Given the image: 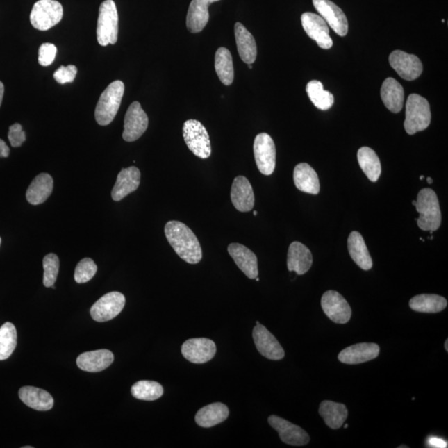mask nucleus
<instances>
[{
  "label": "nucleus",
  "instance_id": "nucleus-1",
  "mask_svg": "<svg viewBox=\"0 0 448 448\" xmlns=\"http://www.w3.org/2000/svg\"><path fill=\"white\" fill-rule=\"evenodd\" d=\"M166 238L179 258L190 264L201 261V246L192 230L179 221H169L165 227Z\"/></svg>",
  "mask_w": 448,
  "mask_h": 448
},
{
  "label": "nucleus",
  "instance_id": "nucleus-2",
  "mask_svg": "<svg viewBox=\"0 0 448 448\" xmlns=\"http://www.w3.org/2000/svg\"><path fill=\"white\" fill-rule=\"evenodd\" d=\"M420 217L417 219L418 227L424 231L434 232L440 228L442 213L438 198L433 190L422 189L417 194L415 206Z\"/></svg>",
  "mask_w": 448,
  "mask_h": 448
},
{
  "label": "nucleus",
  "instance_id": "nucleus-3",
  "mask_svg": "<svg viewBox=\"0 0 448 448\" xmlns=\"http://www.w3.org/2000/svg\"><path fill=\"white\" fill-rule=\"evenodd\" d=\"M125 92L122 81H115L102 92L96 106L95 118L100 126H108L116 117Z\"/></svg>",
  "mask_w": 448,
  "mask_h": 448
},
{
  "label": "nucleus",
  "instance_id": "nucleus-4",
  "mask_svg": "<svg viewBox=\"0 0 448 448\" xmlns=\"http://www.w3.org/2000/svg\"><path fill=\"white\" fill-rule=\"evenodd\" d=\"M431 110L428 100L417 94H411L406 102L404 129L408 135L426 129L431 122Z\"/></svg>",
  "mask_w": 448,
  "mask_h": 448
},
{
  "label": "nucleus",
  "instance_id": "nucleus-5",
  "mask_svg": "<svg viewBox=\"0 0 448 448\" xmlns=\"http://www.w3.org/2000/svg\"><path fill=\"white\" fill-rule=\"evenodd\" d=\"M118 13L113 0L102 2L98 16L97 36L101 46L115 44L118 40Z\"/></svg>",
  "mask_w": 448,
  "mask_h": 448
},
{
  "label": "nucleus",
  "instance_id": "nucleus-6",
  "mask_svg": "<svg viewBox=\"0 0 448 448\" xmlns=\"http://www.w3.org/2000/svg\"><path fill=\"white\" fill-rule=\"evenodd\" d=\"M63 8L56 0H40L34 3L30 22L33 28L40 31H47L62 20Z\"/></svg>",
  "mask_w": 448,
  "mask_h": 448
},
{
  "label": "nucleus",
  "instance_id": "nucleus-7",
  "mask_svg": "<svg viewBox=\"0 0 448 448\" xmlns=\"http://www.w3.org/2000/svg\"><path fill=\"white\" fill-rule=\"evenodd\" d=\"M183 139L190 151L201 159L211 156L210 139L206 128L196 119H189L183 124Z\"/></svg>",
  "mask_w": 448,
  "mask_h": 448
},
{
  "label": "nucleus",
  "instance_id": "nucleus-8",
  "mask_svg": "<svg viewBox=\"0 0 448 448\" xmlns=\"http://www.w3.org/2000/svg\"><path fill=\"white\" fill-rule=\"evenodd\" d=\"M254 152L259 172L264 176H271L276 167V147L271 136L267 133L256 136Z\"/></svg>",
  "mask_w": 448,
  "mask_h": 448
},
{
  "label": "nucleus",
  "instance_id": "nucleus-9",
  "mask_svg": "<svg viewBox=\"0 0 448 448\" xmlns=\"http://www.w3.org/2000/svg\"><path fill=\"white\" fill-rule=\"evenodd\" d=\"M126 304V297L122 293L113 292L106 294L92 306L91 315L94 321L106 322L117 317Z\"/></svg>",
  "mask_w": 448,
  "mask_h": 448
},
{
  "label": "nucleus",
  "instance_id": "nucleus-10",
  "mask_svg": "<svg viewBox=\"0 0 448 448\" xmlns=\"http://www.w3.org/2000/svg\"><path fill=\"white\" fill-rule=\"evenodd\" d=\"M149 119L138 101H134L128 108L122 138L127 142H133L140 138L147 130Z\"/></svg>",
  "mask_w": 448,
  "mask_h": 448
},
{
  "label": "nucleus",
  "instance_id": "nucleus-11",
  "mask_svg": "<svg viewBox=\"0 0 448 448\" xmlns=\"http://www.w3.org/2000/svg\"><path fill=\"white\" fill-rule=\"evenodd\" d=\"M322 307L328 318L337 324H347L351 318L352 310L345 299L335 291L324 293Z\"/></svg>",
  "mask_w": 448,
  "mask_h": 448
},
{
  "label": "nucleus",
  "instance_id": "nucleus-12",
  "mask_svg": "<svg viewBox=\"0 0 448 448\" xmlns=\"http://www.w3.org/2000/svg\"><path fill=\"white\" fill-rule=\"evenodd\" d=\"M269 424L279 434L281 440L285 445L305 446L310 442L309 434L301 426L276 415L268 417Z\"/></svg>",
  "mask_w": 448,
  "mask_h": 448
},
{
  "label": "nucleus",
  "instance_id": "nucleus-13",
  "mask_svg": "<svg viewBox=\"0 0 448 448\" xmlns=\"http://www.w3.org/2000/svg\"><path fill=\"white\" fill-rule=\"evenodd\" d=\"M301 24L307 35L317 42L322 49H330L333 41L330 36V29L322 16L313 13H305L301 15Z\"/></svg>",
  "mask_w": 448,
  "mask_h": 448
},
{
  "label": "nucleus",
  "instance_id": "nucleus-14",
  "mask_svg": "<svg viewBox=\"0 0 448 448\" xmlns=\"http://www.w3.org/2000/svg\"><path fill=\"white\" fill-rule=\"evenodd\" d=\"M315 10L334 31L341 37L348 33L349 24L347 16L341 8L331 0H313Z\"/></svg>",
  "mask_w": 448,
  "mask_h": 448
},
{
  "label": "nucleus",
  "instance_id": "nucleus-15",
  "mask_svg": "<svg viewBox=\"0 0 448 448\" xmlns=\"http://www.w3.org/2000/svg\"><path fill=\"white\" fill-rule=\"evenodd\" d=\"M253 337L256 347L261 355L268 360H281L285 356V351L276 339L267 329L259 324L254 327Z\"/></svg>",
  "mask_w": 448,
  "mask_h": 448
},
{
  "label": "nucleus",
  "instance_id": "nucleus-16",
  "mask_svg": "<svg viewBox=\"0 0 448 448\" xmlns=\"http://www.w3.org/2000/svg\"><path fill=\"white\" fill-rule=\"evenodd\" d=\"M216 345L207 338L190 339L183 344L182 355L187 360L194 364H204L215 357Z\"/></svg>",
  "mask_w": 448,
  "mask_h": 448
},
{
  "label": "nucleus",
  "instance_id": "nucleus-17",
  "mask_svg": "<svg viewBox=\"0 0 448 448\" xmlns=\"http://www.w3.org/2000/svg\"><path fill=\"white\" fill-rule=\"evenodd\" d=\"M390 63L397 74L407 81L417 79L422 74L424 68L421 60L415 55L400 50H395L390 54Z\"/></svg>",
  "mask_w": 448,
  "mask_h": 448
},
{
  "label": "nucleus",
  "instance_id": "nucleus-18",
  "mask_svg": "<svg viewBox=\"0 0 448 448\" xmlns=\"http://www.w3.org/2000/svg\"><path fill=\"white\" fill-rule=\"evenodd\" d=\"M381 348L374 343H360L351 345L339 354L341 363L347 365H358L374 360L379 355Z\"/></svg>",
  "mask_w": 448,
  "mask_h": 448
},
{
  "label": "nucleus",
  "instance_id": "nucleus-19",
  "mask_svg": "<svg viewBox=\"0 0 448 448\" xmlns=\"http://www.w3.org/2000/svg\"><path fill=\"white\" fill-rule=\"evenodd\" d=\"M228 251L236 265L249 279H255L258 276V258L254 251L239 243H231Z\"/></svg>",
  "mask_w": 448,
  "mask_h": 448
},
{
  "label": "nucleus",
  "instance_id": "nucleus-20",
  "mask_svg": "<svg viewBox=\"0 0 448 448\" xmlns=\"http://www.w3.org/2000/svg\"><path fill=\"white\" fill-rule=\"evenodd\" d=\"M231 199L234 207L239 212L253 210L255 203L253 187L246 177L234 179L231 189Z\"/></svg>",
  "mask_w": 448,
  "mask_h": 448
},
{
  "label": "nucleus",
  "instance_id": "nucleus-21",
  "mask_svg": "<svg viewBox=\"0 0 448 448\" xmlns=\"http://www.w3.org/2000/svg\"><path fill=\"white\" fill-rule=\"evenodd\" d=\"M140 183V172L135 166L122 169L119 173L117 182L112 192L114 201H121L128 194L138 189Z\"/></svg>",
  "mask_w": 448,
  "mask_h": 448
},
{
  "label": "nucleus",
  "instance_id": "nucleus-22",
  "mask_svg": "<svg viewBox=\"0 0 448 448\" xmlns=\"http://www.w3.org/2000/svg\"><path fill=\"white\" fill-rule=\"evenodd\" d=\"M114 361V355L108 349L85 352L76 358V365L87 372L96 373L108 369Z\"/></svg>",
  "mask_w": 448,
  "mask_h": 448
},
{
  "label": "nucleus",
  "instance_id": "nucleus-23",
  "mask_svg": "<svg viewBox=\"0 0 448 448\" xmlns=\"http://www.w3.org/2000/svg\"><path fill=\"white\" fill-rule=\"evenodd\" d=\"M313 257L308 247L299 242H294L289 247L288 267L290 272L297 275H304L313 266Z\"/></svg>",
  "mask_w": 448,
  "mask_h": 448
},
{
  "label": "nucleus",
  "instance_id": "nucleus-24",
  "mask_svg": "<svg viewBox=\"0 0 448 448\" xmlns=\"http://www.w3.org/2000/svg\"><path fill=\"white\" fill-rule=\"evenodd\" d=\"M219 0H192L188 11L186 25L192 33L201 32L209 20L208 6Z\"/></svg>",
  "mask_w": 448,
  "mask_h": 448
},
{
  "label": "nucleus",
  "instance_id": "nucleus-25",
  "mask_svg": "<svg viewBox=\"0 0 448 448\" xmlns=\"http://www.w3.org/2000/svg\"><path fill=\"white\" fill-rule=\"evenodd\" d=\"M19 396L24 404L37 411H48L53 407L52 395L41 388L32 386L21 388Z\"/></svg>",
  "mask_w": 448,
  "mask_h": 448
},
{
  "label": "nucleus",
  "instance_id": "nucleus-26",
  "mask_svg": "<svg viewBox=\"0 0 448 448\" xmlns=\"http://www.w3.org/2000/svg\"><path fill=\"white\" fill-rule=\"evenodd\" d=\"M53 179L50 174L42 173L34 178L26 192L28 202L32 206L44 203L52 194Z\"/></svg>",
  "mask_w": 448,
  "mask_h": 448
},
{
  "label": "nucleus",
  "instance_id": "nucleus-27",
  "mask_svg": "<svg viewBox=\"0 0 448 448\" xmlns=\"http://www.w3.org/2000/svg\"><path fill=\"white\" fill-rule=\"evenodd\" d=\"M381 98L383 104L392 113H399L404 108V90L398 81L388 78L381 88Z\"/></svg>",
  "mask_w": 448,
  "mask_h": 448
},
{
  "label": "nucleus",
  "instance_id": "nucleus-28",
  "mask_svg": "<svg viewBox=\"0 0 448 448\" xmlns=\"http://www.w3.org/2000/svg\"><path fill=\"white\" fill-rule=\"evenodd\" d=\"M293 179L299 190L310 194H319L321 187L317 174L308 164L297 165L294 169Z\"/></svg>",
  "mask_w": 448,
  "mask_h": 448
},
{
  "label": "nucleus",
  "instance_id": "nucleus-29",
  "mask_svg": "<svg viewBox=\"0 0 448 448\" xmlns=\"http://www.w3.org/2000/svg\"><path fill=\"white\" fill-rule=\"evenodd\" d=\"M239 56L243 62L251 64L257 58V44L251 33L241 23L234 27Z\"/></svg>",
  "mask_w": 448,
  "mask_h": 448
},
{
  "label": "nucleus",
  "instance_id": "nucleus-30",
  "mask_svg": "<svg viewBox=\"0 0 448 448\" xmlns=\"http://www.w3.org/2000/svg\"><path fill=\"white\" fill-rule=\"evenodd\" d=\"M348 250L353 261L363 270L369 271L372 268V258H371L364 238L360 233L353 231L349 234Z\"/></svg>",
  "mask_w": 448,
  "mask_h": 448
},
{
  "label": "nucleus",
  "instance_id": "nucleus-31",
  "mask_svg": "<svg viewBox=\"0 0 448 448\" xmlns=\"http://www.w3.org/2000/svg\"><path fill=\"white\" fill-rule=\"evenodd\" d=\"M229 408L222 403H215L199 409L195 416V422L202 428H212L227 420Z\"/></svg>",
  "mask_w": 448,
  "mask_h": 448
},
{
  "label": "nucleus",
  "instance_id": "nucleus-32",
  "mask_svg": "<svg viewBox=\"0 0 448 448\" xmlns=\"http://www.w3.org/2000/svg\"><path fill=\"white\" fill-rule=\"evenodd\" d=\"M319 415L323 417L329 428L339 429L347 420L348 410L342 404L325 400L320 405Z\"/></svg>",
  "mask_w": 448,
  "mask_h": 448
},
{
  "label": "nucleus",
  "instance_id": "nucleus-33",
  "mask_svg": "<svg viewBox=\"0 0 448 448\" xmlns=\"http://www.w3.org/2000/svg\"><path fill=\"white\" fill-rule=\"evenodd\" d=\"M409 306L417 313H438L446 309L447 301L445 297L434 294H422L413 297Z\"/></svg>",
  "mask_w": 448,
  "mask_h": 448
},
{
  "label": "nucleus",
  "instance_id": "nucleus-34",
  "mask_svg": "<svg viewBox=\"0 0 448 448\" xmlns=\"http://www.w3.org/2000/svg\"><path fill=\"white\" fill-rule=\"evenodd\" d=\"M358 165L370 181L376 182L381 174V164L377 154L369 147H362L357 154Z\"/></svg>",
  "mask_w": 448,
  "mask_h": 448
},
{
  "label": "nucleus",
  "instance_id": "nucleus-35",
  "mask_svg": "<svg viewBox=\"0 0 448 448\" xmlns=\"http://www.w3.org/2000/svg\"><path fill=\"white\" fill-rule=\"evenodd\" d=\"M215 70L222 83L229 86L233 82L234 69L232 55L226 48H219L215 54Z\"/></svg>",
  "mask_w": 448,
  "mask_h": 448
},
{
  "label": "nucleus",
  "instance_id": "nucleus-36",
  "mask_svg": "<svg viewBox=\"0 0 448 448\" xmlns=\"http://www.w3.org/2000/svg\"><path fill=\"white\" fill-rule=\"evenodd\" d=\"M306 91L311 102L320 110H327L334 105V96L326 91L323 84L319 81H310L306 85Z\"/></svg>",
  "mask_w": 448,
  "mask_h": 448
},
{
  "label": "nucleus",
  "instance_id": "nucleus-37",
  "mask_svg": "<svg viewBox=\"0 0 448 448\" xmlns=\"http://www.w3.org/2000/svg\"><path fill=\"white\" fill-rule=\"evenodd\" d=\"M17 345V331L14 324L4 323L0 327V360H6L12 356Z\"/></svg>",
  "mask_w": 448,
  "mask_h": 448
},
{
  "label": "nucleus",
  "instance_id": "nucleus-38",
  "mask_svg": "<svg viewBox=\"0 0 448 448\" xmlns=\"http://www.w3.org/2000/svg\"><path fill=\"white\" fill-rule=\"evenodd\" d=\"M163 394V387H162L160 383L155 381H138L131 388V395H133L135 399L140 400H156L160 399Z\"/></svg>",
  "mask_w": 448,
  "mask_h": 448
},
{
  "label": "nucleus",
  "instance_id": "nucleus-39",
  "mask_svg": "<svg viewBox=\"0 0 448 448\" xmlns=\"http://www.w3.org/2000/svg\"><path fill=\"white\" fill-rule=\"evenodd\" d=\"M59 258L56 254H49L46 255L42 260L44 266V285L46 288H52L56 283L59 272Z\"/></svg>",
  "mask_w": 448,
  "mask_h": 448
},
{
  "label": "nucleus",
  "instance_id": "nucleus-40",
  "mask_svg": "<svg viewBox=\"0 0 448 448\" xmlns=\"http://www.w3.org/2000/svg\"><path fill=\"white\" fill-rule=\"evenodd\" d=\"M97 272V266L91 258H83L76 265L74 273L76 283H86L93 279Z\"/></svg>",
  "mask_w": 448,
  "mask_h": 448
},
{
  "label": "nucleus",
  "instance_id": "nucleus-41",
  "mask_svg": "<svg viewBox=\"0 0 448 448\" xmlns=\"http://www.w3.org/2000/svg\"><path fill=\"white\" fill-rule=\"evenodd\" d=\"M57 47L49 42L42 44L38 50V63L41 66L48 67L56 58Z\"/></svg>",
  "mask_w": 448,
  "mask_h": 448
},
{
  "label": "nucleus",
  "instance_id": "nucleus-42",
  "mask_svg": "<svg viewBox=\"0 0 448 448\" xmlns=\"http://www.w3.org/2000/svg\"><path fill=\"white\" fill-rule=\"evenodd\" d=\"M76 74H78V68L76 66H61L54 72L53 78L60 84L69 83L74 82Z\"/></svg>",
  "mask_w": 448,
  "mask_h": 448
},
{
  "label": "nucleus",
  "instance_id": "nucleus-43",
  "mask_svg": "<svg viewBox=\"0 0 448 448\" xmlns=\"http://www.w3.org/2000/svg\"><path fill=\"white\" fill-rule=\"evenodd\" d=\"M8 136L13 147H19L26 140V135L19 123H15L10 127Z\"/></svg>",
  "mask_w": 448,
  "mask_h": 448
},
{
  "label": "nucleus",
  "instance_id": "nucleus-44",
  "mask_svg": "<svg viewBox=\"0 0 448 448\" xmlns=\"http://www.w3.org/2000/svg\"><path fill=\"white\" fill-rule=\"evenodd\" d=\"M429 445L433 447H447V442L441 438H432L429 439Z\"/></svg>",
  "mask_w": 448,
  "mask_h": 448
},
{
  "label": "nucleus",
  "instance_id": "nucleus-45",
  "mask_svg": "<svg viewBox=\"0 0 448 448\" xmlns=\"http://www.w3.org/2000/svg\"><path fill=\"white\" fill-rule=\"evenodd\" d=\"M10 149L8 147L6 142L0 139V157L6 158L10 156Z\"/></svg>",
  "mask_w": 448,
  "mask_h": 448
},
{
  "label": "nucleus",
  "instance_id": "nucleus-46",
  "mask_svg": "<svg viewBox=\"0 0 448 448\" xmlns=\"http://www.w3.org/2000/svg\"><path fill=\"white\" fill-rule=\"evenodd\" d=\"M3 93H4L3 84L1 82H0V106H1V104H2Z\"/></svg>",
  "mask_w": 448,
  "mask_h": 448
},
{
  "label": "nucleus",
  "instance_id": "nucleus-47",
  "mask_svg": "<svg viewBox=\"0 0 448 448\" xmlns=\"http://www.w3.org/2000/svg\"><path fill=\"white\" fill-rule=\"evenodd\" d=\"M426 182H428L429 183H433V179L431 177L426 178Z\"/></svg>",
  "mask_w": 448,
  "mask_h": 448
},
{
  "label": "nucleus",
  "instance_id": "nucleus-48",
  "mask_svg": "<svg viewBox=\"0 0 448 448\" xmlns=\"http://www.w3.org/2000/svg\"><path fill=\"white\" fill-rule=\"evenodd\" d=\"M445 349L446 351H448V340H447L445 342Z\"/></svg>",
  "mask_w": 448,
  "mask_h": 448
},
{
  "label": "nucleus",
  "instance_id": "nucleus-49",
  "mask_svg": "<svg viewBox=\"0 0 448 448\" xmlns=\"http://www.w3.org/2000/svg\"><path fill=\"white\" fill-rule=\"evenodd\" d=\"M247 66H249V69H251V68H253V65H251V64H247Z\"/></svg>",
  "mask_w": 448,
  "mask_h": 448
},
{
  "label": "nucleus",
  "instance_id": "nucleus-50",
  "mask_svg": "<svg viewBox=\"0 0 448 448\" xmlns=\"http://www.w3.org/2000/svg\"><path fill=\"white\" fill-rule=\"evenodd\" d=\"M254 215L255 216H256V215H258V212H257V211H254Z\"/></svg>",
  "mask_w": 448,
  "mask_h": 448
},
{
  "label": "nucleus",
  "instance_id": "nucleus-51",
  "mask_svg": "<svg viewBox=\"0 0 448 448\" xmlns=\"http://www.w3.org/2000/svg\"><path fill=\"white\" fill-rule=\"evenodd\" d=\"M415 204H416V200H415V201H413V206H415Z\"/></svg>",
  "mask_w": 448,
  "mask_h": 448
},
{
  "label": "nucleus",
  "instance_id": "nucleus-52",
  "mask_svg": "<svg viewBox=\"0 0 448 448\" xmlns=\"http://www.w3.org/2000/svg\"><path fill=\"white\" fill-rule=\"evenodd\" d=\"M256 279V281H260V279H258V276H257V277H256V279Z\"/></svg>",
  "mask_w": 448,
  "mask_h": 448
},
{
  "label": "nucleus",
  "instance_id": "nucleus-53",
  "mask_svg": "<svg viewBox=\"0 0 448 448\" xmlns=\"http://www.w3.org/2000/svg\"><path fill=\"white\" fill-rule=\"evenodd\" d=\"M348 426H348V424H345V429H347V428H348Z\"/></svg>",
  "mask_w": 448,
  "mask_h": 448
},
{
  "label": "nucleus",
  "instance_id": "nucleus-54",
  "mask_svg": "<svg viewBox=\"0 0 448 448\" xmlns=\"http://www.w3.org/2000/svg\"><path fill=\"white\" fill-rule=\"evenodd\" d=\"M424 179V176H420L421 181H422V179Z\"/></svg>",
  "mask_w": 448,
  "mask_h": 448
},
{
  "label": "nucleus",
  "instance_id": "nucleus-55",
  "mask_svg": "<svg viewBox=\"0 0 448 448\" xmlns=\"http://www.w3.org/2000/svg\"><path fill=\"white\" fill-rule=\"evenodd\" d=\"M24 448H33V447L28 446V447H24Z\"/></svg>",
  "mask_w": 448,
  "mask_h": 448
},
{
  "label": "nucleus",
  "instance_id": "nucleus-56",
  "mask_svg": "<svg viewBox=\"0 0 448 448\" xmlns=\"http://www.w3.org/2000/svg\"><path fill=\"white\" fill-rule=\"evenodd\" d=\"M259 322H256V325H259Z\"/></svg>",
  "mask_w": 448,
  "mask_h": 448
},
{
  "label": "nucleus",
  "instance_id": "nucleus-57",
  "mask_svg": "<svg viewBox=\"0 0 448 448\" xmlns=\"http://www.w3.org/2000/svg\"><path fill=\"white\" fill-rule=\"evenodd\" d=\"M0 245H1V238H0Z\"/></svg>",
  "mask_w": 448,
  "mask_h": 448
}]
</instances>
